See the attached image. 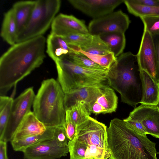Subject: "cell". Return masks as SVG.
Masks as SVG:
<instances>
[{
    "mask_svg": "<svg viewBox=\"0 0 159 159\" xmlns=\"http://www.w3.org/2000/svg\"><path fill=\"white\" fill-rule=\"evenodd\" d=\"M69 152L68 145L54 138L31 146L23 152L24 159H57L66 156Z\"/></svg>",
    "mask_w": 159,
    "mask_h": 159,
    "instance_id": "cell-10",
    "label": "cell"
},
{
    "mask_svg": "<svg viewBox=\"0 0 159 159\" xmlns=\"http://www.w3.org/2000/svg\"><path fill=\"white\" fill-rule=\"evenodd\" d=\"M0 35L3 40L11 46L16 43L17 25L12 8L4 14Z\"/></svg>",
    "mask_w": 159,
    "mask_h": 159,
    "instance_id": "cell-21",
    "label": "cell"
},
{
    "mask_svg": "<svg viewBox=\"0 0 159 159\" xmlns=\"http://www.w3.org/2000/svg\"><path fill=\"white\" fill-rule=\"evenodd\" d=\"M93 37L90 33H75L62 37L67 44L81 48L91 43Z\"/></svg>",
    "mask_w": 159,
    "mask_h": 159,
    "instance_id": "cell-30",
    "label": "cell"
},
{
    "mask_svg": "<svg viewBox=\"0 0 159 159\" xmlns=\"http://www.w3.org/2000/svg\"><path fill=\"white\" fill-rule=\"evenodd\" d=\"M51 27V33L61 37L75 33H89L84 21L72 15H58Z\"/></svg>",
    "mask_w": 159,
    "mask_h": 159,
    "instance_id": "cell-14",
    "label": "cell"
},
{
    "mask_svg": "<svg viewBox=\"0 0 159 159\" xmlns=\"http://www.w3.org/2000/svg\"><path fill=\"white\" fill-rule=\"evenodd\" d=\"M123 120L141 134L144 135L148 134L144 127L139 121L127 117Z\"/></svg>",
    "mask_w": 159,
    "mask_h": 159,
    "instance_id": "cell-35",
    "label": "cell"
},
{
    "mask_svg": "<svg viewBox=\"0 0 159 159\" xmlns=\"http://www.w3.org/2000/svg\"><path fill=\"white\" fill-rule=\"evenodd\" d=\"M13 100L12 97L0 96V140L2 139L9 119Z\"/></svg>",
    "mask_w": 159,
    "mask_h": 159,
    "instance_id": "cell-25",
    "label": "cell"
},
{
    "mask_svg": "<svg viewBox=\"0 0 159 159\" xmlns=\"http://www.w3.org/2000/svg\"><path fill=\"white\" fill-rule=\"evenodd\" d=\"M157 105H158V108H159V102Z\"/></svg>",
    "mask_w": 159,
    "mask_h": 159,
    "instance_id": "cell-38",
    "label": "cell"
},
{
    "mask_svg": "<svg viewBox=\"0 0 159 159\" xmlns=\"http://www.w3.org/2000/svg\"><path fill=\"white\" fill-rule=\"evenodd\" d=\"M101 83L74 89L65 93L64 104L66 110L78 101L84 102L90 115L92 107L102 88L105 84Z\"/></svg>",
    "mask_w": 159,
    "mask_h": 159,
    "instance_id": "cell-15",
    "label": "cell"
},
{
    "mask_svg": "<svg viewBox=\"0 0 159 159\" xmlns=\"http://www.w3.org/2000/svg\"><path fill=\"white\" fill-rule=\"evenodd\" d=\"M118 98L113 89L105 84L95 100L90 111L96 115L115 112Z\"/></svg>",
    "mask_w": 159,
    "mask_h": 159,
    "instance_id": "cell-16",
    "label": "cell"
},
{
    "mask_svg": "<svg viewBox=\"0 0 159 159\" xmlns=\"http://www.w3.org/2000/svg\"><path fill=\"white\" fill-rule=\"evenodd\" d=\"M107 81L120 94L122 102L133 107L140 103L142 89L137 57L131 52L122 53L109 69Z\"/></svg>",
    "mask_w": 159,
    "mask_h": 159,
    "instance_id": "cell-3",
    "label": "cell"
},
{
    "mask_svg": "<svg viewBox=\"0 0 159 159\" xmlns=\"http://www.w3.org/2000/svg\"><path fill=\"white\" fill-rule=\"evenodd\" d=\"M80 48L85 52L95 55H104L112 52L109 45L99 35H93L91 43Z\"/></svg>",
    "mask_w": 159,
    "mask_h": 159,
    "instance_id": "cell-27",
    "label": "cell"
},
{
    "mask_svg": "<svg viewBox=\"0 0 159 159\" xmlns=\"http://www.w3.org/2000/svg\"><path fill=\"white\" fill-rule=\"evenodd\" d=\"M46 45V52L55 62L71 52L67 43L62 37L51 33L48 36Z\"/></svg>",
    "mask_w": 159,
    "mask_h": 159,
    "instance_id": "cell-19",
    "label": "cell"
},
{
    "mask_svg": "<svg viewBox=\"0 0 159 159\" xmlns=\"http://www.w3.org/2000/svg\"><path fill=\"white\" fill-rule=\"evenodd\" d=\"M99 36L109 45L111 52L116 57L122 53L126 44L125 33L115 32L104 33Z\"/></svg>",
    "mask_w": 159,
    "mask_h": 159,
    "instance_id": "cell-23",
    "label": "cell"
},
{
    "mask_svg": "<svg viewBox=\"0 0 159 159\" xmlns=\"http://www.w3.org/2000/svg\"><path fill=\"white\" fill-rule=\"evenodd\" d=\"M65 95L54 79H48L42 83L34 100L33 112L46 127L64 126L66 114Z\"/></svg>",
    "mask_w": 159,
    "mask_h": 159,
    "instance_id": "cell-5",
    "label": "cell"
},
{
    "mask_svg": "<svg viewBox=\"0 0 159 159\" xmlns=\"http://www.w3.org/2000/svg\"><path fill=\"white\" fill-rule=\"evenodd\" d=\"M124 0H69L74 7L93 18H98L113 12Z\"/></svg>",
    "mask_w": 159,
    "mask_h": 159,
    "instance_id": "cell-11",
    "label": "cell"
},
{
    "mask_svg": "<svg viewBox=\"0 0 159 159\" xmlns=\"http://www.w3.org/2000/svg\"><path fill=\"white\" fill-rule=\"evenodd\" d=\"M33 89L25 90L14 99L9 119L2 140L11 141L25 116L30 111L35 97Z\"/></svg>",
    "mask_w": 159,
    "mask_h": 159,
    "instance_id": "cell-8",
    "label": "cell"
},
{
    "mask_svg": "<svg viewBox=\"0 0 159 159\" xmlns=\"http://www.w3.org/2000/svg\"><path fill=\"white\" fill-rule=\"evenodd\" d=\"M144 29L151 35L159 34V16H144L140 17Z\"/></svg>",
    "mask_w": 159,
    "mask_h": 159,
    "instance_id": "cell-31",
    "label": "cell"
},
{
    "mask_svg": "<svg viewBox=\"0 0 159 159\" xmlns=\"http://www.w3.org/2000/svg\"><path fill=\"white\" fill-rule=\"evenodd\" d=\"M75 64L84 68L101 69L104 68L81 53L76 52L69 53L65 56Z\"/></svg>",
    "mask_w": 159,
    "mask_h": 159,
    "instance_id": "cell-29",
    "label": "cell"
},
{
    "mask_svg": "<svg viewBox=\"0 0 159 159\" xmlns=\"http://www.w3.org/2000/svg\"><path fill=\"white\" fill-rule=\"evenodd\" d=\"M142 94L141 104L157 105L159 102V82L148 73L140 69Z\"/></svg>",
    "mask_w": 159,
    "mask_h": 159,
    "instance_id": "cell-18",
    "label": "cell"
},
{
    "mask_svg": "<svg viewBox=\"0 0 159 159\" xmlns=\"http://www.w3.org/2000/svg\"><path fill=\"white\" fill-rule=\"evenodd\" d=\"M151 35L155 47L156 57V72L155 79L159 82V34Z\"/></svg>",
    "mask_w": 159,
    "mask_h": 159,
    "instance_id": "cell-33",
    "label": "cell"
},
{
    "mask_svg": "<svg viewBox=\"0 0 159 159\" xmlns=\"http://www.w3.org/2000/svg\"><path fill=\"white\" fill-rule=\"evenodd\" d=\"M55 62L57 72V81L65 93L107 81L109 69L83 68L75 64L65 57Z\"/></svg>",
    "mask_w": 159,
    "mask_h": 159,
    "instance_id": "cell-6",
    "label": "cell"
},
{
    "mask_svg": "<svg viewBox=\"0 0 159 159\" xmlns=\"http://www.w3.org/2000/svg\"><path fill=\"white\" fill-rule=\"evenodd\" d=\"M47 128L37 119L34 112L31 111L25 117L11 140L42 134L46 131Z\"/></svg>",
    "mask_w": 159,
    "mask_h": 159,
    "instance_id": "cell-17",
    "label": "cell"
},
{
    "mask_svg": "<svg viewBox=\"0 0 159 159\" xmlns=\"http://www.w3.org/2000/svg\"><path fill=\"white\" fill-rule=\"evenodd\" d=\"M135 3L147 6H159V0H131Z\"/></svg>",
    "mask_w": 159,
    "mask_h": 159,
    "instance_id": "cell-36",
    "label": "cell"
},
{
    "mask_svg": "<svg viewBox=\"0 0 159 159\" xmlns=\"http://www.w3.org/2000/svg\"><path fill=\"white\" fill-rule=\"evenodd\" d=\"M47 127L43 134L28 137L23 139L12 140V147L16 151L23 152L27 148L43 141L53 138L55 127Z\"/></svg>",
    "mask_w": 159,
    "mask_h": 159,
    "instance_id": "cell-22",
    "label": "cell"
},
{
    "mask_svg": "<svg viewBox=\"0 0 159 159\" xmlns=\"http://www.w3.org/2000/svg\"><path fill=\"white\" fill-rule=\"evenodd\" d=\"M66 109H68L72 120L76 126L87 120L90 114L85 103L78 101Z\"/></svg>",
    "mask_w": 159,
    "mask_h": 159,
    "instance_id": "cell-28",
    "label": "cell"
},
{
    "mask_svg": "<svg viewBox=\"0 0 159 159\" xmlns=\"http://www.w3.org/2000/svg\"><path fill=\"white\" fill-rule=\"evenodd\" d=\"M35 3L36 1H23L16 2L13 5L12 8L16 22L17 34L29 21Z\"/></svg>",
    "mask_w": 159,
    "mask_h": 159,
    "instance_id": "cell-20",
    "label": "cell"
},
{
    "mask_svg": "<svg viewBox=\"0 0 159 159\" xmlns=\"http://www.w3.org/2000/svg\"><path fill=\"white\" fill-rule=\"evenodd\" d=\"M136 55L140 69L147 72L155 79L156 72L155 47L151 35L144 29Z\"/></svg>",
    "mask_w": 159,
    "mask_h": 159,
    "instance_id": "cell-13",
    "label": "cell"
},
{
    "mask_svg": "<svg viewBox=\"0 0 159 159\" xmlns=\"http://www.w3.org/2000/svg\"><path fill=\"white\" fill-rule=\"evenodd\" d=\"M53 138L62 143L68 144V139L66 136L64 128L63 126L55 127Z\"/></svg>",
    "mask_w": 159,
    "mask_h": 159,
    "instance_id": "cell-34",
    "label": "cell"
},
{
    "mask_svg": "<svg viewBox=\"0 0 159 159\" xmlns=\"http://www.w3.org/2000/svg\"><path fill=\"white\" fill-rule=\"evenodd\" d=\"M46 40L43 35L11 46L0 58V96L39 67L46 57Z\"/></svg>",
    "mask_w": 159,
    "mask_h": 159,
    "instance_id": "cell-1",
    "label": "cell"
},
{
    "mask_svg": "<svg viewBox=\"0 0 159 159\" xmlns=\"http://www.w3.org/2000/svg\"><path fill=\"white\" fill-rule=\"evenodd\" d=\"M127 118L139 121L148 134L159 139V109L157 105L141 104L134 108Z\"/></svg>",
    "mask_w": 159,
    "mask_h": 159,
    "instance_id": "cell-12",
    "label": "cell"
},
{
    "mask_svg": "<svg viewBox=\"0 0 159 159\" xmlns=\"http://www.w3.org/2000/svg\"><path fill=\"white\" fill-rule=\"evenodd\" d=\"M124 3L129 12L136 16H159V6L141 5L134 3L131 0H124Z\"/></svg>",
    "mask_w": 159,
    "mask_h": 159,
    "instance_id": "cell-24",
    "label": "cell"
},
{
    "mask_svg": "<svg viewBox=\"0 0 159 159\" xmlns=\"http://www.w3.org/2000/svg\"><path fill=\"white\" fill-rule=\"evenodd\" d=\"M107 126L91 117L76 126L74 138L68 140L70 159H107Z\"/></svg>",
    "mask_w": 159,
    "mask_h": 159,
    "instance_id": "cell-4",
    "label": "cell"
},
{
    "mask_svg": "<svg viewBox=\"0 0 159 159\" xmlns=\"http://www.w3.org/2000/svg\"><path fill=\"white\" fill-rule=\"evenodd\" d=\"M107 134L109 159H157L155 143L123 120H111Z\"/></svg>",
    "mask_w": 159,
    "mask_h": 159,
    "instance_id": "cell-2",
    "label": "cell"
},
{
    "mask_svg": "<svg viewBox=\"0 0 159 159\" xmlns=\"http://www.w3.org/2000/svg\"><path fill=\"white\" fill-rule=\"evenodd\" d=\"M130 23L128 16L119 10L93 19L89 23L88 28L89 33L93 35L115 32L125 33Z\"/></svg>",
    "mask_w": 159,
    "mask_h": 159,
    "instance_id": "cell-9",
    "label": "cell"
},
{
    "mask_svg": "<svg viewBox=\"0 0 159 159\" xmlns=\"http://www.w3.org/2000/svg\"><path fill=\"white\" fill-rule=\"evenodd\" d=\"M7 142L0 140V159H8L7 152Z\"/></svg>",
    "mask_w": 159,
    "mask_h": 159,
    "instance_id": "cell-37",
    "label": "cell"
},
{
    "mask_svg": "<svg viewBox=\"0 0 159 159\" xmlns=\"http://www.w3.org/2000/svg\"><path fill=\"white\" fill-rule=\"evenodd\" d=\"M65 121L64 125L68 140H72L76 133V126L74 123L68 109L66 110Z\"/></svg>",
    "mask_w": 159,
    "mask_h": 159,
    "instance_id": "cell-32",
    "label": "cell"
},
{
    "mask_svg": "<svg viewBox=\"0 0 159 159\" xmlns=\"http://www.w3.org/2000/svg\"><path fill=\"white\" fill-rule=\"evenodd\" d=\"M72 49L74 52L81 53L104 68L110 69L116 61L117 57L115 56L112 52L104 55H95L85 52L77 47H73Z\"/></svg>",
    "mask_w": 159,
    "mask_h": 159,
    "instance_id": "cell-26",
    "label": "cell"
},
{
    "mask_svg": "<svg viewBox=\"0 0 159 159\" xmlns=\"http://www.w3.org/2000/svg\"><path fill=\"white\" fill-rule=\"evenodd\" d=\"M60 0H38L30 18L17 34L16 43L43 35L51 25L59 11Z\"/></svg>",
    "mask_w": 159,
    "mask_h": 159,
    "instance_id": "cell-7",
    "label": "cell"
},
{
    "mask_svg": "<svg viewBox=\"0 0 159 159\" xmlns=\"http://www.w3.org/2000/svg\"><path fill=\"white\" fill-rule=\"evenodd\" d=\"M96 159L93 158V159Z\"/></svg>",
    "mask_w": 159,
    "mask_h": 159,
    "instance_id": "cell-39",
    "label": "cell"
},
{
    "mask_svg": "<svg viewBox=\"0 0 159 159\" xmlns=\"http://www.w3.org/2000/svg\"></svg>",
    "mask_w": 159,
    "mask_h": 159,
    "instance_id": "cell-40",
    "label": "cell"
}]
</instances>
